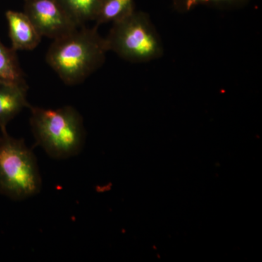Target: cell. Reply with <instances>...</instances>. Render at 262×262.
I'll return each mask as SVG.
<instances>
[{
    "label": "cell",
    "instance_id": "obj_1",
    "mask_svg": "<svg viewBox=\"0 0 262 262\" xmlns=\"http://www.w3.org/2000/svg\"><path fill=\"white\" fill-rule=\"evenodd\" d=\"M107 51L106 39L98 33V26H82L54 39L46 61L66 84L75 85L101 67Z\"/></svg>",
    "mask_w": 262,
    "mask_h": 262
},
{
    "label": "cell",
    "instance_id": "obj_2",
    "mask_svg": "<svg viewBox=\"0 0 262 262\" xmlns=\"http://www.w3.org/2000/svg\"><path fill=\"white\" fill-rule=\"evenodd\" d=\"M30 125L39 146L51 158L65 159L80 153L84 142L83 119L77 110L67 106L57 110L29 106Z\"/></svg>",
    "mask_w": 262,
    "mask_h": 262
},
{
    "label": "cell",
    "instance_id": "obj_3",
    "mask_svg": "<svg viewBox=\"0 0 262 262\" xmlns=\"http://www.w3.org/2000/svg\"><path fill=\"white\" fill-rule=\"evenodd\" d=\"M42 179L37 160L24 139L12 137L7 130L0 136V193L21 201L40 191Z\"/></svg>",
    "mask_w": 262,
    "mask_h": 262
},
{
    "label": "cell",
    "instance_id": "obj_4",
    "mask_svg": "<svg viewBox=\"0 0 262 262\" xmlns=\"http://www.w3.org/2000/svg\"><path fill=\"white\" fill-rule=\"evenodd\" d=\"M106 39L108 51L132 63H146L163 56L164 48L149 15L135 11L113 23Z\"/></svg>",
    "mask_w": 262,
    "mask_h": 262
},
{
    "label": "cell",
    "instance_id": "obj_5",
    "mask_svg": "<svg viewBox=\"0 0 262 262\" xmlns=\"http://www.w3.org/2000/svg\"><path fill=\"white\" fill-rule=\"evenodd\" d=\"M24 9L41 36L53 40L80 27L58 0H24Z\"/></svg>",
    "mask_w": 262,
    "mask_h": 262
},
{
    "label": "cell",
    "instance_id": "obj_6",
    "mask_svg": "<svg viewBox=\"0 0 262 262\" xmlns=\"http://www.w3.org/2000/svg\"><path fill=\"white\" fill-rule=\"evenodd\" d=\"M5 17L13 50L32 51L37 47L42 37L24 12L8 10Z\"/></svg>",
    "mask_w": 262,
    "mask_h": 262
},
{
    "label": "cell",
    "instance_id": "obj_7",
    "mask_svg": "<svg viewBox=\"0 0 262 262\" xmlns=\"http://www.w3.org/2000/svg\"><path fill=\"white\" fill-rule=\"evenodd\" d=\"M27 85H19L0 80V129L7 125L24 108L29 107Z\"/></svg>",
    "mask_w": 262,
    "mask_h": 262
},
{
    "label": "cell",
    "instance_id": "obj_8",
    "mask_svg": "<svg viewBox=\"0 0 262 262\" xmlns=\"http://www.w3.org/2000/svg\"><path fill=\"white\" fill-rule=\"evenodd\" d=\"M134 0H101L94 21L96 25L119 21L135 11Z\"/></svg>",
    "mask_w": 262,
    "mask_h": 262
},
{
    "label": "cell",
    "instance_id": "obj_9",
    "mask_svg": "<svg viewBox=\"0 0 262 262\" xmlns=\"http://www.w3.org/2000/svg\"><path fill=\"white\" fill-rule=\"evenodd\" d=\"M16 52L12 48L6 47L0 40V80L19 85H27Z\"/></svg>",
    "mask_w": 262,
    "mask_h": 262
},
{
    "label": "cell",
    "instance_id": "obj_10",
    "mask_svg": "<svg viewBox=\"0 0 262 262\" xmlns=\"http://www.w3.org/2000/svg\"><path fill=\"white\" fill-rule=\"evenodd\" d=\"M101 0H58L79 27L94 20Z\"/></svg>",
    "mask_w": 262,
    "mask_h": 262
},
{
    "label": "cell",
    "instance_id": "obj_11",
    "mask_svg": "<svg viewBox=\"0 0 262 262\" xmlns=\"http://www.w3.org/2000/svg\"><path fill=\"white\" fill-rule=\"evenodd\" d=\"M251 0H173V9L179 13H186L200 5L215 7L222 9L241 8Z\"/></svg>",
    "mask_w": 262,
    "mask_h": 262
}]
</instances>
